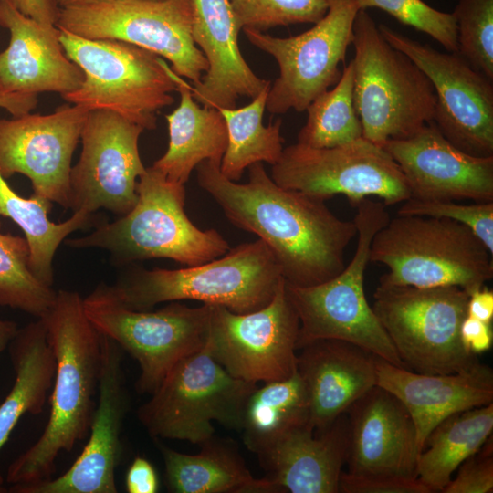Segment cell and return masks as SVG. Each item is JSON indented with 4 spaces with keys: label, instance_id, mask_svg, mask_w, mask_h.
I'll use <instances>...</instances> for the list:
<instances>
[{
    "label": "cell",
    "instance_id": "obj_9",
    "mask_svg": "<svg viewBox=\"0 0 493 493\" xmlns=\"http://www.w3.org/2000/svg\"><path fill=\"white\" fill-rule=\"evenodd\" d=\"M257 387L227 372L205 345L168 372L137 417L155 439L201 445L214 436L213 422L241 431L245 406Z\"/></svg>",
    "mask_w": 493,
    "mask_h": 493
},
{
    "label": "cell",
    "instance_id": "obj_14",
    "mask_svg": "<svg viewBox=\"0 0 493 493\" xmlns=\"http://www.w3.org/2000/svg\"><path fill=\"white\" fill-rule=\"evenodd\" d=\"M325 16L309 30L277 37L244 29L248 41L271 55L279 75L267 97L266 109L274 114L298 112L340 79L339 65L352 44L353 24L359 11L354 0H327Z\"/></svg>",
    "mask_w": 493,
    "mask_h": 493
},
{
    "label": "cell",
    "instance_id": "obj_27",
    "mask_svg": "<svg viewBox=\"0 0 493 493\" xmlns=\"http://www.w3.org/2000/svg\"><path fill=\"white\" fill-rule=\"evenodd\" d=\"M178 107L165 115L169 131L166 152L153 163L169 181L184 184L203 161L221 163L227 147V130L217 109L200 105L192 88L175 74Z\"/></svg>",
    "mask_w": 493,
    "mask_h": 493
},
{
    "label": "cell",
    "instance_id": "obj_28",
    "mask_svg": "<svg viewBox=\"0 0 493 493\" xmlns=\"http://www.w3.org/2000/svg\"><path fill=\"white\" fill-rule=\"evenodd\" d=\"M156 445L163 459L165 483L173 493H278L267 477L256 478L230 445L214 436L195 455Z\"/></svg>",
    "mask_w": 493,
    "mask_h": 493
},
{
    "label": "cell",
    "instance_id": "obj_11",
    "mask_svg": "<svg viewBox=\"0 0 493 493\" xmlns=\"http://www.w3.org/2000/svg\"><path fill=\"white\" fill-rule=\"evenodd\" d=\"M82 302L95 329L138 362L140 393L152 394L179 361L204 348L207 341L209 304L190 308L173 302L155 311L134 310L120 303L105 284Z\"/></svg>",
    "mask_w": 493,
    "mask_h": 493
},
{
    "label": "cell",
    "instance_id": "obj_40",
    "mask_svg": "<svg viewBox=\"0 0 493 493\" xmlns=\"http://www.w3.org/2000/svg\"><path fill=\"white\" fill-rule=\"evenodd\" d=\"M443 493L493 492V445L490 436L482 447L467 458L458 467Z\"/></svg>",
    "mask_w": 493,
    "mask_h": 493
},
{
    "label": "cell",
    "instance_id": "obj_46",
    "mask_svg": "<svg viewBox=\"0 0 493 493\" xmlns=\"http://www.w3.org/2000/svg\"><path fill=\"white\" fill-rule=\"evenodd\" d=\"M467 316L491 323L493 320V291L485 286L472 292L467 300Z\"/></svg>",
    "mask_w": 493,
    "mask_h": 493
},
{
    "label": "cell",
    "instance_id": "obj_31",
    "mask_svg": "<svg viewBox=\"0 0 493 493\" xmlns=\"http://www.w3.org/2000/svg\"><path fill=\"white\" fill-rule=\"evenodd\" d=\"M52 202L32 194L26 199L17 194L0 173V217L13 220L24 232L30 256L29 267L43 284L51 287L54 281L52 262L62 241L92 221V214L83 210L73 212L70 218L56 224L49 220Z\"/></svg>",
    "mask_w": 493,
    "mask_h": 493
},
{
    "label": "cell",
    "instance_id": "obj_4",
    "mask_svg": "<svg viewBox=\"0 0 493 493\" xmlns=\"http://www.w3.org/2000/svg\"><path fill=\"white\" fill-rule=\"evenodd\" d=\"M283 278L272 251L257 239L230 247L222 257L197 266L136 268L107 288L120 303L134 310L194 299L235 313H248L267 305Z\"/></svg>",
    "mask_w": 493,
    "mask_h": 493
},
{
    "label": "cell",
    "instance_id": "obj_26",
    "mask_svg": "<svg viewBox=\"0 0 493 493\" xmlns=\"http://www.w3.org/2000/svg\"><path fill=\"white\" fill-rule=\"evenodd\" d=\"M348 454V419L340 415L324 432L309 423L280 435L257 455L281 492L338 493Z\"/></svg>",
    "mask_w": 493,
    "mask_h": 493
},
{
    "label": "cell",
    "instance_id": "obj_44",
    "mask_svg": "<svg viewBox=\"0 0 493 493\" xmlns=\"http://www.w3.org/2000/svg\"><path fill=\"white\" fill-rule=\"evenodd\" d=\"M24 15L46 25H54L58 19L59 9L49 0H11Z\"/></svg>",
    "mask_w": 493,
    "mask_h": 493
},
{
    "label": "cell",
    "instance_id": "obj_15",
    "mask_svg": "<svg viewBox=\"0 0 493 493\" xmlns=\"http://www.w3.org/2000/svg\"><path fill=\"white\" fill-rule=\"evenodd\" d=\"M283 278L265 307L235 313L210 305L206 347L232 376L257 383L288 378L296 371L299 316Z\"/></svg>",
    "mask_w": 493,
    "mask_h": 493
},
{
    "label": "cell",
    "instance_id": "obj_42",
    "mask_svg": "<svg viewBox=\"0 0 493 493\" xmlns=\"http://www.w3.org/2000/svg\"><path fill=\"white\" fill-rule=\"evenodd\" d=\"M460 340L465 350L475 355L490 350L493 342L491 323L466 316L460 326Z\"/></svg>",
    "mask_w": 493,
    "mask_h": 493
},
{
    "label": "cell",
    "instance_id": "obj_33",
    "mask_svg": "<svg viewBox=\"0 0 493 493\" xmlns=\"http://www.w3.org/2000/svg\"><path fill=\"white\" fill-rule=\"evenodd\" d=\"M270 87L261 91L242 108L217 109L227 130V147L220 171L227 179L237 182L246 168L258 162L275 164L283 152L280 134L282 120L264 126L263 115Z\"/></svg>",
    "mask_w": 493,
    "mask_h": 493
},
{
    "label": "cell",
    "instance_id": "obj_12",
    "mask_svg": "<svg viewBox=\"0 0 493 493\" xmlns=\"http://www.w3.org/2000/svg\"><path fill=\"white\" fill-rule=\"evenodd\" d=\"M190 0H107L59 9L56 26L88 39L127 42L172 64L196 84L208 62L192 37Z\"/></svg>",
    "mask_w": 493,
    "mask_h": 493
},
{
    "label": "cell",
    "instance_id": "obj_7",
    "mask_svg": "<svg viewBox=\"0 0 493 493\" xmlns=\"http://www.w3.org/2000/svg\"><path fill=\"white\" fill-rule=\"evenodd\" d=\"M353 99L362 137L381 146L406 139L433 121L434 87L425 74L383 37L359 10L353 24Z\"/></svg>",
    "mask_w": 493,
    "mask_h": 493
},
{
    "label": "cell",
    "instance_id": "obj_38",
    "mask_svg": "<svg viewBox=\"0 0 493 493\" xmlns=\"http://www.w3.org/2000/svg\"><path fill=\"white\" fill-rule=\"evenodd\" d=\"M359 10L380 8L400 23L421 31L448 52L457 51L456 22L453 13L438 11L422 0H354Z\"/></svg>",
    "mask_w": 493,
    "mask_h": 493
},
{
    "label": "cell",
    "instance_id": "obj_47",
    "mask_svg": "<svg viewBox=\"0 0 493 493\" xmlns=\"http://www.w3.org/2000/svg\"><path fill=\"white\" fill-rule=\"evenodd\" d=\"M17 330V325L15 322L0 320V352L11 342Z\"/></svg>",
    "mask_w": 493,
    "mask_h": 493
},
{
    "label": "cell",
    "instance_id": "obj_5",
    "mask_svg": "<svg viewBox=\"0 0 493 493\" xmlns=\"http://www.w3.org/2000/svg\"><path fill=\"white\" fill-rule=\"evenodd\" d=\"M369 260L389 271L379 285L456 286L468 295L493 278L492 255L467 226L446 218L398 215L374 235Z\"/></svg>",
    "mask_w": 493,
    "mask_h": 493
},
{
    "label": "cell",
    "instance_id": "obj_24",
    "mask_svg": "<svg viewBox=\"0 0 493 493\" xmlns=\"http://www.w3.org/2000/svg\"><path fill=\"white\" fill-rule=\"evenodd\" d=\"M376 385L397 397L414 422L418 448L448 416L493 402V372L480 362L464 372L425 374L376 357Z\"/></svg>",
    "mask_w": 493,
    "mask_h": 493
},
{
    "label": "cell",
    "instance_id": "obj_19",
    "mask_svg": "<svg viewBox=\"0 0 493 493\" xmlns=\"http://www.w3.org/2000/svg\"><path fill=\"white\" fill-rule=\"evenodd\" d=\"M101 336L98 401L89 437L72 466L61 476L30 484L12 485L15 493H116L115 470L122 456L121 429L129 410L122 350Z\"/></svg>",
    "mask_w": 493,
    "mask_h": 493
},
{
    "label": "cell",
    "instance_id": "obj_43",
    "mask_svg": "<svg viewBox=\"0 0 493 493\" xmlns=\"http://www.w3.org/2000/svg\"><path fill=\"white\" fill-rule=\"evenodd\" d=\"M125 487L129 493L158 492L159 478L152 463L142 456H136L127 470Z\"/></svg>",
    "mask_w": 493,
    "mask_h": 493
},
{
    "label": "cell",
    "instance_id": "obj_18",
    "mask_svg": "<svg viewBox=\"0 0 493 493\" xmlns=\"http://www.w3.org/2000/svg\"><path fill=\"white\" fill-rule=\"evenodd\" d=\"M89 110L61 105L50 114L27 113L0 120V173L26 175L33 194L64 208L70 205L73 152Z\"/></svg>",
    "mask_w": 493,
    "mask_h": 493
},
{
    "label": "cell",
    "instance_id": "obj_13",
    "mask_svg": "<svg viewBox=\"0 0 493 493\" xmlns=\"http://www.w3.org/2000/svg\"><path fill=\"white\" fill-rule=\"evenodd\" d=\"M270 177L281 187L324 201L345 195L352 206L372 196L381 198L386 206L411 198L406 180L390 153L363 137L330 148L291 144L272 165Z\"/></svg>",
    "mask_w": 493,
    "mask_h": 493
},
{
    "label": "cell",
    "instance_id": "obj_30",
    "mask_svg": "<svg viewBox=\"0 0 493 493\" xmlns=\"http://www.w3.org/2000/svg\"><path fill=\"white\" fill-rule=\"evenodd\" d=\"M493 403L454 414L439 423L418 456L417 478L431 493L442 492L453 473L491 436Z\"/></svg>",
    "mask_w": 493,
    "mask_h": 493
},
{
    "label": "cell",
    "instance_id": "obj_36",
    "mask_svg": "<svg viewBox=\"0 0 493 493\" xmlns=\"http://www.w3.org/2000/svg\"><path fill=\"white\" fill-rule=\"evenodd\" d=\"M453 15L456 53L493 81V0H458Z\"/></svg>",
    "mask_w": 493,
    "mask_h": 493
},
{
    "label": "cell",
    "instance_id": "obj_23",
    "mask_svg": "<svg viewBox=\"0 0 493 493\" xmlns=\"http://www.w3.org/2000/svg\"><path fill=\"white\" fill-rule=\"evenodd\" d=\"M192 37L208 62V69L194 84L192 95L202 106L236 108V100L251 99L271 82L257 76L238 46L240 27L228 0H190Z\"/></svg>",
    "mask_w": 493,
    "mask_h": 493
},
{
    "label": "cell",
    "instance_id": "obj_1",
    "mask_svg": "<svg viewBox=\"0 0 493 493\" xmlns=\"http://www.w3.org/2000/svg\"><path fill=\"white\" fill-rule=\"evenodd\" d=\"M220 164L205 160L196 166L199 186L234 226L267 245L287 284L315 286L342 271L357 236L353 221L336 216L324 200L279 186L261 162L248 166L246 184L225 177Z\"/></svg>",
    "mask_w": 493,
    "mask_h": 493
},
{
    "label": "cell",
    "instance_id": "obj_10",
    "mask_svg": "<svg viewBox=\"0 0 493 493\" xmlns=\"http://www.w3.org/2000/svg\"><path fill=\"white\" fill-rule=\"evenodd\" d=\"M468 297L456 286L378 285L372 308L406 369L450 374L467 372L479 362L460 340Z\"/></svg>",
    "mask_w": 493,
    "mask_h": 493
},
{
    "label": "cell",
    "instance_id": "obj_8",
    "mask_svg": "<svg viewBox=\"0 0 493 493\" xmlns=\"http://www.w3.org/2000/svg\"><path fill=\"white\" fill-rule=\"evenodd\" d=\"M67 57L83 72L81 86L61 97L70 104L111 110L142 127H157L156 113L172 105L175 73L156 54L113 39H88L59 28Z\"/></svg>",
    "mask_w": 493,
    "mask_h": 493
},
{
    "label": "cell",
    "instance_id": "obj_6",
    "mask_svg": "<svg viewBox=\"0 0 493 493\" xmlns=\"http://www.w3.org/2000/svg\"><path fill=\"white\" fill-rule=\"evenodd\" d=\"M353 207L358 241L351 262L336 277L315 286L285 284L287 296L299 319L297 351L318 339L355 344L395 366L404 367L364 291L372 240L390 215L383 203L364 198Z\"/></svg>",
    "mask_w": 493,
    "mask_h": 493
},
{
    "label": "cell",
    "instance_id": "obj_45",
    "mask_svg": "<svg viewBox=\"0 0 493 493\" xmlns=\"http://www.w3.org/2000/svg\"><path fill=\"white\" fill-rule=\"evenodd\" d=\"M37 101V94L10 92L0 86V108L6 110L13 117L31 112Z\"/></svg>",
    "mask_w": 493,
    "mask_h": 493
},
{
    "label": "cell",
    "instance_id": "obj_25",
    "mask_svg": "<svg viewBox=\"0 0 493 493\" xmlns=\"http://www.w3.org/2000/svg\"><path fill=\"white\" fill-rule=\"evenodd\" d=\"M299 350L296 367L309 397V424L320 434L376 385V356L335 339L314 340Z\"/></svg>",
    "mask_w": 493,
    "mask_h": 493
},
{
    "label": "cell",
    "instance_id": "obj_21",
    "mask_svg": "<svg viewBox=\"0 0 493 493\" xmlns=\"http://www.w3.org/2000/svg\"><path fill=\"white\" fill-rule=\"evenodd\" d=\"M346 415L348 473L417 478L416 430L397 397L375 385L349 407Z\"/></svg>",
    "mask_w": 493,
    "mask_h": 493
},
{
    "label": "cell",
    "instance_id": "obj_37",
    "mask_svg": "<svg viewBox=\"0 0 493 493\" xmlns=\"http://www.w3.org/2000/svg\"><path fill=\"white\" fill-rule=\"evenodd\" d=\"M240 29L265 32L276 26L315 24L328 11L327 0H228Z\"/></svg>",
    "mask_w": 493,
    "mask_h": 493
},
{
    "label": "cell",
    "instance_id": "obj_3",
    "mask_svg": "<svg viewBox=\"0 0 493 493\" xmlns=\"http://www.w3.org/2000/svg\"><path fill=\"white\" fill-rule=\"evenodd\" d=\"M134 207L112 223L66 244L73 248H102L119 266L151 258H169L187 267L225 255L226 238L215 229L201 230L184 213V184L169 181L152 166L139 177Z\"/></svg>",
    "mask_w": 493,
    "mask_h": 493
},
{
    "label": "cell",
    "instance_id": "obj_32",
    "mask_svg": "<svg viewBox=\"0 0 493 493\" xmlns=\"http://www.w3.org/2000/svg\"><path fill=\"white\" fill-rule=\"evenodd\" d=\"M307 423L309 397L296 371L288 378L264 383L251 393L240 432L246 446L257 454L280 435Z\"/></svg>",
    "mask_w": 493,
    "mask_h": 493
},
{
    "label": "cell",
    "instance_id": "obj_41",
    "mask_svg": "<svg viewBox=\"0 0 493 493\" xmlns=\"http://www.w3.org/2000/svg\"><path fill=\"white\" fill-rule=\"evenodd\" d=\"M342 493H431L418 480L393 476H362L342 471L339 480Z\"/></svg>",
    "mask_w": 493,
    "mask_h": 493
},
{
    "label": "cell",
    "instance_id": "obj_39",
    "mask_svg": "<svg viewBox=\"0 0 493 493\" xmlns=\"http://www.w3.org/2000/svg\"><path fill=\"white\" fill-rule=\"evenodd\" d=\"M397 214L446 218L460 223L471 229L493 255V202L462 205L453 201L411 197L403 202Z\"/></svg>",
    "mask_w": 493,
    "mask_h": 493
},
{
    "label": "cell",
    "instance_id": "obj_22",
    "mask_svg": "<svg viewBox=\"0 0 493 493\" xmlns=\"http://www.w3.org/2000/svg\"><path fill=\"white\" fill-rule=\"evenodd\" d=\"M0 26L9 31L0 52V86L10 92L61 96L78 89L82 70L66 55L59 28L24 15L11 2L0 0Z\"/></svg>",
    "mask_w": 493,
    "mask_h": 493
},
{
    "label": "cell",
    "instance_id": "obj_16",
    "mask_svg": "<svg viewBox=\"0 0 493 493\" xmlns=\"http://www.w3.org/2000/svg\"><path fill=\"white\" fill-rule=\"evenodd\" d=\"M378 29L425 74L435 93L433 122L459 150L493 156V82L456 52H441L385 25Z\"/></svg>",
    "mask_w": 493,
    "mask_h": 493
},
{
    "label": "cell",
    "instance_id": "obj_34",
    "mask_svg": "<svg viewBox=\"0 0 493 493\" xmlns=\"http://www.w3.org/2000/svg\"><path fill=\"white\" fill-rule=\"evenodd\" d=\"M354 65L351 60L330 90L319 95L306 109L308 118L298 133V142L314 148L340 146L362 137L354 99Z\"/></svg>",
    "mask_w": 493,
    "mask_h": 493
},
{
    "label": "cell",
    "instance_id": "obj_48",
    "mask_svg": "<svg viewBox=\"0 0 493 493\" xmlns=\"http://www.w3.org/2000/svg\"><path fill=\"white\" fill-rule=\"evenodd\" d=\"M58 9L83 6L107 0H49Z\"/></svg>",
    "mask_w": 493,
    "mask_h": 493
},
{
    "label": "cell",
    "instance_id": "obj_29",
    "mask_svg": "<svg viewBox=\"0 0 493 493\" xmlns=\"http://www.w3.org/2000/svg\"><path fill=\"white\" fill-rule=\"evenodd\" d=\"M9 354L16 378L0 404V451L22 415L43 411L54 380L56 359L43 319L18 329L9 343ZM3 482L0 474V492L5 491Z\"/></svg>",
    "mask_w": 493,
    "mask_h": 493
},
{
    "label": "cell",
    "instance_id": "obj_35",
    "mask_svg": "<svg viewBox=\"0 0 493 493\" xmlns=\"http://www.w3.org/2000/svg\"><path fill=\"white\" fill-rule=\"evenodd\" d=\"M29 256L26 238L0 233V306L40 319L54 304L57 291L35 277Z\"/></svg>",
    "mask_w": 493,
    "mask_h": 493
},
{
    "label": "cell",
    "instance_id": "obj_20",
    "mask_svg": "<svg viewBox=\"0 0 493 493\" xmlns=\"http://www.w3.org/2000/svg\"><path fill=\"white\" fill-rule=\"evenodd\" d=\"M383 147L401 169L412 198L493 202V156L459 150L433 121L409 138L388 140Z\"/></svg>",
    "mask_w": 493,
    "mask_h": 493
},
{
    "label": "cell",
    "instance_id": "obj_2",
    "mask_svg": "<svg viewBox=\"0 0 493 493\" xmlns=\"http://www.w3.org/2000/svg\"><path fill=\"white\" fill-rule=\"evenodd\" d=\"M80 295L58 290L43 319L56 359L46 427L7 469L6 481L24 485L51 478L58 455L87 438L96 407L101 336L87 318Z\"/></svg>",
    "mask_w": 493,
    "mask_h": 493
},
{
    "label": "cell",
    "instance_id": "obj_17",
    "mask_svg": "<svg viewBox=\"0 0 493 493\" xmlns=\"http://www.w3.org/2000/svg\"><path fill=\"white\" fill-rule=\"evenodd\" d=\"M144 129L108 110H89L83 125L79 162L70 171V205L92 214L103 208L118 215L136 205V185L145 172L139 153Z\"/></svg>",
    "mask_w": 493,
    "mask_h": 493
}]
</instances>
